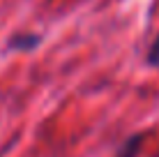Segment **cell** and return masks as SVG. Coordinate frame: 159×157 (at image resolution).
<instances>
[{
	"mask_svg": "<svg viewBox=\"0 0 159 157\" xmlns=\"http://www.w3.org/2000/svg\"><path fill=\"white\" fill-rule=\"evenodd\" d=\"M148 62H150L152 67H159V37L152 42L150 51H148Z\"/></svg>",
	"mask_w": 159,
	"mask_h": 157,
	"instance_id": "3",
	"label": "cell"
},
{
	"mask_svg": "<svg viewBox=\"0 0 159 157\" xmlns=\"http://www.w3.org/2000/svg\"><path fill=\"white\" fill-rule=\"evenodd\" d=\"M141 141H143V134H136V136H131L129 141L122 143V148H120L118 157H136V153L141 150Z\"/></svg>",
	"mask_w": 159,
	"mask_h": 157,
	"instance_id": "1",
	"label": "cell"
},
{
	"mask_svg": "<svg viewBox=\"0 0 159 157\" xmlns=\"http://www.w3.org/2000/svg\"><path fill=\"white\" fill-rule=\"evenodd\" d=\"M37 44H39V37L35 35H16L12 42H9V46L12 48H19V51H28V48H35Z\"/></svg>",
	"mask_w": 159,
	"mask_h": 157,
	"instance_id": "2",
	"label": "cell"
}]
</instances>
